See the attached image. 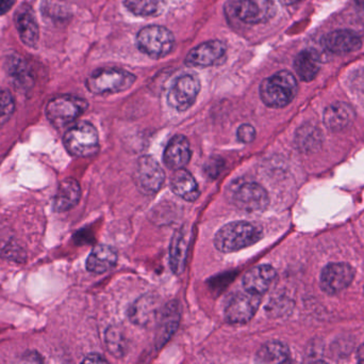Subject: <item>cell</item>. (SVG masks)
<instances>
[{"label":"cell","mask_w":364,"mask_h":364,"mask_svg":"<svg viewBox=\"0 0 364 364\" xmlns=\"http://www.w3.org/2000/svg\"><path fill=\"white\" fill-rule=\"evenodd\" d=\"M262 237L259 227L246 222H233L223 227L214 237V246L224 254L237 252L255 245Z\"/></svg>","instance_id":"6da1fadb"},{"label":"cell","mask_w":364,"mask_h":364,"mask_svg":"<svg viewBox=\"0 0 364 364\" xmlns=\"http://www.w3.org/2000/svg\"><path fill=\"white\" fill-rule=\"evenodd\" d=\"M299 91L296 78L288 71H280L264 79L260 85L262 102L271 108L288 106Z\"/></svg>","instance_id":"7a4b0ae2"},{"label":"cell","mask_w":364,"mask_h":364,"mask_svg":"<svg viewBox=\"0 0 364 364\" xmlns=\"http://www.w3.org/2000/svg\"><path fill=\"white\" fill-rule=\"evenodd\" d=\"M136 77L132 73L119 68H102L90 75L87 88L94 94L119 93L130 89L136 83Z\"/></svg>","instance_id":"3957f363"},{"label":"cell","mask_w":364,"mask_h":364,"mask_svg":"<svg viewBox=\"0 0 364 364\" xmlns=\"http://www.w3.org/2000/svg\"><path fill=\"white\" fill-rule=\"evenodd\" d=\"M139 51L153 59H161L170 55L174 48L175 36L171 30L162 26H147L136 36Z\"/></svg>","instance_id":"277c9868"},{"label":"cell","mask_w":364,"mask_h":364,"mask_svg":"<svg viewBox=\"0 0 364 364\" xmlns=\"http://www.w3.org/2000/svg\"><path fill=\"white\" fill-rule=\"evenodd\" d=\"M64 145L72 155L77 157L95 155L100 150L97 130L89 122H79L65 132Z\"/></svg>","instance_id":"5b68a950"},{"label":"cell","mask_w":364,"mask_h":364,"mask_svg":"<svg viewBox=\"0 0 364 364\" xmlns=\"http://www.w3.org/2000/svg\"><path fill=\"white\" fill-rule=\"evenodd\" d=\"M87 107L89 104L85 98L74 95L57 96L47 104V119L55 128H64L83 115Z\"/></svg>","instance_id":"8992f818"},{"label":"cell","mask_w":364,"mask_h":364,"mask_svg":"<svg viewBox=\"0 0 364 364\" xmlns=\"http://www.w3.org/2000/svg\"><path fill=\"white\" fill-rule=\"evenodd\" d=\"M228 197L237 209L250 213L264 211L269 202L267 190L255 182L232 184Z\"/></svg>","instance_id":"52a82bcc"},{"label":"cell","mask_w":364,"mask_h":364,"mask_svg":"<svg viewBox=\"0 0 364 364\" xmlns=\"http://www.w3.org/2000/svg\"><path fill=\"white\" fill-rule=\"evenodd\" d=\"M228 6L233 16L248 25L267 23L276 13L274 0H231Z\"/></svg>","instance_id":"ba28073f"},{"label":"cell","mask_w":364,"mask_h":364,"mask_svg":"<svg viewBox=\"0 0 364 364\" xmlns=\"http://www.w3.org/2000/svg\"><path fill=\"white\" fill-rule=\"evenodd\" d=\"M200 91V80L195 74H183L173 83L168 93V103L179 113L188 110L196 102Z\"/></svg>","instance_id":"9c48e42d"},{"label":"cell","mask_w":364,"mask_h":364,"mask_svg":"<svg viewBox=\"0 0 364 364\" xmlns=\"http://www.w3.org/2000/svg\"><path fill=\"white\" fill-rule=\"evenodd\" d=\"M226 57L227 47L224 42L218 40L207 41L188 51L186 64L199 68L220 66L226 61Z\"/></svg>","instance_id":"30bf717a"},{"label":"cell","mask_w":364,"mask_h":364,"mask_svg":"<svg viewBox=\"0 0 364 364\" xmlns=\"http://www.w3.org/2000/svg\"><path fill=\"white\" fill-rule=\"evenodd\" d=\"M260 303V295L245 290V292L237 293L230 299L225 310V316L232 324H246L254 318Z\"/></svg>","instance_id":"8fae6325"},{"label":"cell","mask_w":364,"mask_h":364,"mask_svg":"<svg viewBox=\"0 0 364 364\" xmlns=\"http://www.w3.org/2000/svg\"><path fill=\"white\" fill-rule=\"evenodd\" d=\"M136 181L146 194H156L162 187L166 179L164 169L151 156H143L136 167Z\"/></svg>","instance_id":"7c38bea8"},{"label":"cell","mask_w":364,"mask_h":364,"mask_svg":"<svg viewBox=\"0 0 364 364\" xmlns=\"http://www.w3.org/2000/svg\"><path fill=\"white\" fill-rule=\"evenodd\" d=\"M355 278V271L346 263L327 265L321 276V286L327 294L335 295L348 288Z\"/></svg>","instance_id":"4fadbf2b"},{"label":"cell","mask_w":364,"mask_h":364,"mask_svg":"<svg viewBox=\"0 0 364 364\" xmlns=\"http://www.w3.org/2000/svg\"><path fill=\"white\" fill-rule=\"evenodd\" d=\"M322 45L326 51L337 55L352 53L360 48V36L352 30L340 29L329 32L323 38Z\"/></svg>","instance_id":"5bb4252c"},{"label":"cell","mask_w":364,"mask_h":364,"mask_svg":"<svg viewBox=\"0 0 364 364\" xmlns=\"http://www.w3.org/2000/svg\"><path fill=\"white\" fill-rule=\"evenodd\" d=\"M160 312V299L156 295L147 294L132 303L128 316L139 326H149L157 318Z\"/></svg>","instance_id":"9a60e30c"},{"label":"cell","mask_w":364,"mask_h":364,"mask_svg":"<svg viewBox=\"0 0 364 364\" xmlns=\"http://www.w3.org/2000/svg\"><path fill=\"white\" fill-rule=\"evenodd\" d=\"M276 279V271L271 265H259L248 271L243 278V286L248 292L262 296Z\"/></svg>","instance_id":"2e32d148"},{"label":"cell","mask_w":364,"mask_h":364,"mask_svg":"<svg viewBox=\"0 0 364 364\" xmlns=\"http://www.w3.org/2000/svg\"><path fill=\"white\" fill-rule=\"evenodd\" d=\"M191 147L186 137L176 135L171 139L164 151V164L172 170L184 168L191 160Z\"/></svg>","instance_id":"e0dca14e"},{"label":"cell","mask_w":364,"mask_h":364,"mask_svg":"<svg viewBox=\"0 0 364 364\" xmlns=\"http://www.w3.org/2000/svg\"><path fill=\"white\" fill-rule=\"evenodd\" d=\"M15 24L17 32L23 44L28 47H36L40 36L38 21L31 9L28 6H21L15 14Z\"/></svg>","instance_id":"ac0fdd59"},{"label":"cell","mask_w":364,"mask_h":364,"mask_svg":"<svg viewBox=\"0 0 364 364\" xmlns=\"http://www.w3.org/2000/svg\"><path fill=\"white\" fill-rule=\"evenodd\" d=\"M80 197L81 188L78 182L74 179L64 180L53 199V209L57 212L70 211L78 204Z\"/></svg>","instance_id":"d6986e66"},{"label":"cell","mask_w":364,"mask_h":364,"mask_svg":"<svg viewBox=\"0 0 364 364\" xmlns=\"http://www.w3.org/2000/svg\"><path fill=\"white\" fill-rule=\"evenodd\" d=\"M181 320V309L177 301L168 303L164 308L160 320L157 333L158 348H161L166 342L176 333Z\"/></svg>","instance_id":"ffe728a7"},{"label":"cell","mask_w":364,"mask_h":364,"mask_svg":"<svg viewBox=\"0 0 364 364\" xmlns=\"http://www.w3.org/2000/svg\"><path fill=\"white\" fill-rule=\"evenodd\" d=\"M117 254L108 245H98L92 250L87 260V269L93 274H104L117 265Z\"/></svg>","instance_id":"44dd1931"},{"label":"cell","mask_w":364,"mask_h":364,"mask_svg":"<svg viewBox=\"0 0 364 364\" xmlns=\"http://www.w3.org/2000/svg\"><path fill=\"white\" fill-rule=\"evenodd\" d=\"M8 73L15 88L27 91L33 85V76L28 66L27 62L18 56H11L6 62Z\"/></svg>","instance_id":"7402d4cb"},{"label":"cell","mask_w":364,"mask_h":364,"mask_svg":"<svg viewBox=\"0 0 364 364\" xmlns=\"http://www.w3.org/2000/svg\"><path fill=\"white\" fill-rule=\"evenodd\" d=\"M176 172L173 175L171 186H172L173 192L181 197L183 200L188 202H194L198 199L200 192H199L197 182L195 181L194 177L186 170L184 168L175 170Z\"/></svg>","instance_id":"603a6c76"},{"label":"cell","mask_w":364,"mask_h":364,"mask_svg":"<svg viewBox=\"0 0 364 364\" xmlns=\"http://www.w3.org/2000/svg\"><path fill=\"white\" fill-rule=\"evenodd\" d=\"M294 68L303 81H311L316 78L321 68V57L314 49H305L295 58Z\"/></svg>","instance_id":"cb8c5ba5"},{"label":"cell","mask_w":364,"mask_h":364,"mask_svg":"<svg viewBox=\"0 0 364 364\" xmlns=\"http://www.w3.org/2000/svg\"><path fill=\"white\" fill-rule=\"evenodd\" d=\"M355 118V113L350 105L336 103L327 107L324 113V121L327 128L333 130H341L348 128Z\"/></svg>","instance_id":"d4e9b609"},{"label":"cell","mask_w":364,"mask_h":364,"mask_svg":"<svg viewBox=\"0 0 364 364\" xmlns=\"http://www.w3.org/2000/svg\"><path fill=\"white\" fill-rule=\"evenodd\" d=\"M188 248V236L186 235V229H181L175 233L171 245V267L177 275L183 271Z\"/></svg>","instance_id":"484cf974"},{"label":"cell","mask_w":364,"mask_h":364,"mask_svg":"<svg viewBox=\"0 0 364 364\" xmlns=\"http://www.w3.org/2000/svg\"><path fill=\"white\" fill-rule=\"evenodd\" d=\"M124 6L136 16H159L166 11V0H125Z\"/></svg>","instance_id":"4316f807"},{"label":"cell","mask_w":364,"mask_h":364,"mask_svg":"<svg viewBox=\"0 0 364 364\" xmlns=\"http://www.w3.org/2000/svg\"><path fill=\"white\" fill-rule=\"evenodd\" d=\"M290 352L288 346L282 342L265 343L257 353L256 360L260 363H284L289 360Z\"/></svg>","instance_id":"83f0119b"},{"label":"cell","mask_w":364,"mask_h":364,"mask_svg":"<svg viewBox=\"0 0 364 364\" xmlns=\"http://www.w3.org/2000/svg\"><path fill=\"white\" fill-rule=\"evenodd\" d=\"M107 348L115 357H124L126 352V340L123 331L117 327H110L106 331Z\"/></svg>","instance_id":"f1b7e54d"},{"label":"cell","mask_w":364,"mask_h":364,"mask_svg":"<svg viewBox=\"0 0 364 364\" xmlns=\"http://www.w3.org/2000/svg\"><path fill=\"white\" fill-rule=\"evenodd\" d=\"M0 256L8 260L23 262L26 256L21 246L17 245L13 236L0 235Z\"/></svg>","instance_id":"f546056e"},{"label":"cell","mask_w":364,"mask_h":364,"mask_svg":"<svg viewBox=\"0 0 364 364\" xmlns=\"http://www.w3.org/2000/svg\"><path fill=\"white\" fill-rule=\"evenodd\" d=\"M15 110V100L12 94L6 90H0V128H4Z\"/></svg>","instance_id":"4dcf8cb0"},{"label":"cell","mask_w":364,"mask_h":364,"mask_svg":"<svg viewBox=\"0 0 364 364\" xmlns=\"http://www.w3.org/2000/svg\"><path fill=\"white\" fill-rule=\"evenodd\" d=\"M237 139L243 143H250L256 138V130L250 124H243L237 128Z\"/></svg>","instance_id":"1f68e13d"},{"label":"cell","mask_w":364,"mask_h":364,"mask_svg":"<svg viewBox=\"0 0 364 364\" xmlns=\"http://www.w3.org/2000/svg\"><path fill=\"white\" fill-rule=\"evenodd\" d=\"M223 168H224V162L222 158H211V160H209L205 166V173L210 177H218V175L222 172Z\"/></svg>","instance_id":"d6a6232c"},{"label":"cell","mask_w":364,"mask_h":364,"mask_svg":"<svg viewBox=\"0 0 364 364\" xmlns=\"http://www.w3.org/2000/svg\"><path fill=\"white\" fill-rule=\"evenodd\" d=\"M15 0H0V15L6 14V12L14 6Z\"/></svg>","instance_id":"836d02e7"},{"label":"cell","mask_w":364,"mask_h":364,"mask_svg":"<svg viewBox=\"0 0 364 364\" xmlns=\"http://www.w3.org/2000/svg\"><path fill=\"white\" fill-rule=\"evenodd\" d=\"M83 363H107V359H105L104 357L100 356V355L98 354H91L87 355V356L85 357V360H83Z\"/></svg>","instance_id":"e575fe53"},{"label":"cell","mask_w":364,"mask_h":364,"mask_svg":"<svg viewBox=\"0 0 364 364\" xmlns=\"http://www.w3.org/2000/svg\"><path fill=\"white\" fill-rule=\"evenodd\" d=\"M357 358H358L359 363H364V344L359 348Z\"/></svg>","instance_id":"d590c367"},{"label":"cell","mask_w":364,"mask_h":364,"mask_svg":"<svg viewBox=\"0 0 364 364\" xmlns=\"http://www.w3.org/2000/svg\"><path fill=\"white\" fill-rule=\"evenodd\" d=\"M280 4H284V6H292V4H297V2L301 1V0H279Z\"/></svg>","instance_id":"8d00e7d4"},{"label":"cell","mask_w":364,"mask_h":364,"mask_svg":"<svg viewBox=\"0 0 364 364\" xmlns=\"http://www.w3.org/2000/svg\"><path fill=\"white\" fill-rule=\"evenodd\" d=\"M355 2H356V6L364 12V0H355Z\"/></svg>","instance_id":"74e56055"}]
</instances>
